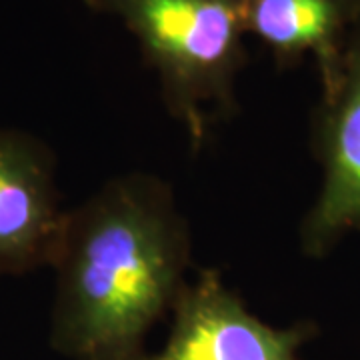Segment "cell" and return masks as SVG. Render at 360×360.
<instances>
[{"label":"cell","mask_w":360,"mask_h":360,"mask_svg":"<svg viewBox=\"0 0 360 360\" xmlns=\"http://www.w3.org/2000/svg\"><path fill=\"white\" fill-rule=\"evenodd\" d=\"M191 231L167 180L130 172L66 210L51 340L72 360H142L186 286Z\"/></svg>","instance_id":"cell-1"},{"label":"cell","mask_w":360,"mask_h":360,"mask_svg":"<svg viewBox=\"0 0 360 360\" xmlns=\"http://www.w3.org/2000/svg\"><path fill=\"white\" fill-rule=\"evenodd\" d=\"M120 18L158 77L168 115L194 148L236 110V77L246 66L243 0H82Z\"/></svg>","instance_id":"cell-2"},{"label":"cell","mask_w":360,"mask_h":360,"mask_svg":"<svg viewBox=\"0 0 360 360\" xmlns=\"http://www.w3.org/2000/svg\"><path fill=\"white\" fill-rule=\"evenodd\" d=\"M310 141L322 182L298 238L304 257L324 258L360 231V6L335 89L322 94L314 110Z\"/></svg>","instance_id":"cell-3"},{"label":"cell","mask_w":360,"mask_h":360,"mask_svg":"<svg viewBox=\"0 0 360 360\" xmlns=\"http://www.w3.org/2000/svg\"><path fill=\"white\" fill-rule=\"evenodd\" d=\"M167 345L142 360H298L316 328L298 322L274 328L246 309L219 270H202L186 283L172 307Z\"/></svg>","instance_id":"cell-4"},{"label":"cell","mask_w":360,"mask_h":360,"mask_svg":"<svg viewBox=\"0 0 360 360\" xmlns=\"http://www.w3.org/2000/svg\"><path fill=\"white\" fill-rule=\"evenodd\" d=\"M65 217L49 146L0 129V278L51 266Z\"/></svg>","instance_id":"cell-5"},{"label":"cell","mask_w":360,"mask_h":360,"mask_svg":"<svg viewBox=\"0 0 360 360\" xmlns=\"http://www.w3.org/2000/svg\"><path fill=\"white\" fill-rule=\"evenodd\" d=\"M360 0H243L246 34L258 39L281 70L312 56L322 94L335 89Z\"/></svg>","instance_id":"cell-6"}]
</instances>
